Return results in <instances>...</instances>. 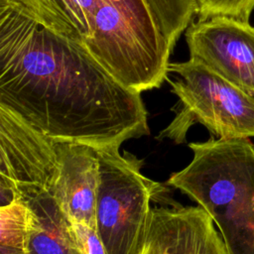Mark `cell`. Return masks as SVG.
<instances>
[{
	"instance_id": "30bf717a",
	"label": "cell",
	"mask_w": 254,
	"mask_h": 254,
	"mask_svg": "<svg viewBox=\"0 0 254 254\" xmlns=\"http://www.w3.org/2000/svg\"><path fill=\"white\" fill-rule=\"evenodd\" d=\"M29 208L12 198L0 206V249L29 251L32 229Z\"/></svg>"
},
{
	"instance_id": "3957f363",
	"label": "cell",
	"mask_w": 254,
	"mask_h": 254,
	"mask_svg": "<svg viewBox=\"0 0 254 254\" xmlns=\"http://www.w3.org/2000/svg\"><path fill=\"white\" fill-rule=\"evenodd\" d=\"M58 170L57 140L0 106L1 205L16 198L29 208L31 254H80L56 197Z\"/></svg>"
},
{
	"instance_id": "52a82bcc",
	"label": "cell",
	"mask_w": 254,
	"mask_h": 254,
	"mask_svg": "<svg viewBox=\"0 0 254 254\" xmlns=\"http://www.w3.org/2000/svg\"><path fill=\"white\" fill-rule=\"evenodd\" d=\"M190 59L254 96V27L232 17L198 20L186 31Z\"/></svg>"
},
{
	"instance_id": "5b68a950",
	"label": "cell",
	"mask_w": 254,
	"mask_h": 254,
	"mask_svg": "<svg viewBox=\"0 0 254 254\" xmlns=\"http://www.w3.org/2000/svg\"><path fill=\"white\" fill-rule=\"evenodd\" d=\"M96 150V231L107 254H143L151 201L159 198L163 188L141 173V160L122 155L120 147Z\"/></svg>"
},
{
	"instance_id": "8992f818",
	"label": "cell",
	"mask_w": 254,
	"mask_h": 254,
	"mask_svg": "<svg viewBox=\"0 0 254 254\" xmlns=\"http://www.w3.org/2000/svg\"><path fill=\"white\" fill-rule=\"evenodd\" d=\"M169 71L178 75L170 84L180 108L160 139L184 143L195 122L220 139L254 137V96L192 59L170 63Z\"/></svg>"
},
{
	"instance_id": "8fae6325",
	"label": "cell",
	"mask_w": 254,
	"mask_h": 254,
	"mask_svg": "<svg viewBox=\"0 0 254 254\" xmlns=\"http://www.w3.org/2000/svg\"><path fill=\"white\" fill-rule=\"evenodd\" d=\"M154 11L160 28L174 49L183 32L190 25L196 14L193 0H148Z\"/></svg>"
},
{
	"instance_id": "7c38bea8",
	"label": "cell",
	"mask_w": 254,
	"mask_h": 254,
	"mask_svg": "<svg viewBox=\"0 0 254 254\" xmlns=\"http://www.w3.org/2000/svg\"><path fill=\"white\" fill-rule=\"evenodd\" d=\"M199 20L215 16L232 17L249 23L254 0H193Z\"/></svg>"
},
{
	"instance_id": "277c9868",
	"label": "cell",
	"mask_w": 254,
	"mask_h": 254,
	"mask_svg": "<svg viewBox=\"0 0 254 254\" xmlns=\"http://www.w3.org/2000/svg\"><path fill=\"white\" fill-rule=\"evenodd\" d=\"M189 147L191 161L167 185L210 215L228 254H254V144L217 138Z\"/></svg>"
},
{
	"instance_id": "7a4b0ae2",
	"label": "cell",
	"mask_w": 254,
	"mask_h": 254,
	"mask_svg": "<svg viewBox=\"0 0 254 254\" xmlns=\"http://www.w3.org/2000/svg\"><path fill=\"white\" fill-rule=\"evenodd\" d=\"M79 48L126 87L168 79L173 51L148 0H0Z\"/></svg>"
},
{
	"instance_id": "ba28073f",
	"label": "cell",
	"mask_w": 254,
	"mask_h": 254,
	"mask_svg": "<svg viewBox=\"0 0 254 254\" xmlns=\"http://www.w3.org/2000/svg\"><path fill=\"white\" fill-rule=\"evenodd\" d=\"M143 254H228L210 215L199 205L152 207Z\"/></svg>"
},
{
	"instance_id": "9c48e42d",
	"label": "cell",
	"mask_w": 254,
	"mask_h": 254,
	"mask_svg": "<svg viewBox=\"0 0 254 254\" xmlns=\"http://www.w3.org/2000/svg\"><path fill=\"white\" fill-rule=\"evenodd\" d=\"M57 149L59 156V170L55 184L57 200L70 222H81L95 228L97 150L90 145L62 140H57Z\"/></svg>"
},
{
	"instance_id": "6da1fadb",
	"label": "cell",
	"mask_w": 254,
	"mask_h": 254,
	"mask_svg": "<svg viewBox=\"0 0 254 254\" xmlns=\"http://www.w3.org/2000/svg\"><path fill=\"white\" fill-rule=\"evenodd\" d=\"M0 64V106L50 138L105 148L149 134L140 92L1 3Z\"/></svg>"
},
{
	"instance_id": "4fadbf2b",
	"label": "cell",
	"mask_w": 254,
	"mask_h": 254,
	"mask_svg": "<svg viewBox=\"0 0 254 254\" xmlns=\"http://www.w3.org/2000/svg\"><path fill=\"white\" fill-rule=\"evenodd\" d=\"M80 254H107L96 231L81 222H70Z\"/></svg>"
}]
</instances>
